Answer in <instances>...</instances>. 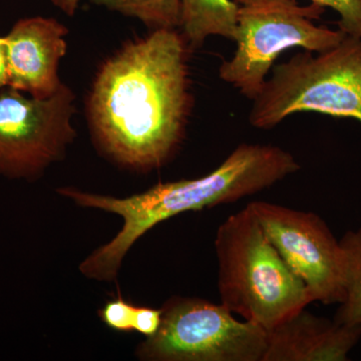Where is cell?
<instances>
[{"mask_svg": "<svg viewBox=\"0 0 361 361\" xmlns=\"http://www.w3.org/2000/svg\"><path fill=\"white\" fill-rule=\"evenodd\" d=\"M189 51L177 30H151L97 71L87 122L97 146L116 163L148 172L177 153L193 109Z\"/></svg>", "mask_w": 361, "mask_h": 361, "instance_id": "1", "label": "cell"}, {"mask_svg": "<svg viewBox=\"0 0 361 361\" xmlns=\"http://www.w3.org/2000/svg\"><path fill=\"white\" fill-rule=\"evenodd\" d=\"M300 170L291 153L273 145H239L215 170L191 180L159 183L141 194L115 198L59 188L58 193L77 205L99 209L123 218L122 230L82 261L87 278L111 281L135 242L159 223L180 213L234 203L264 191Z\"/></svg>", "mask_w": 361, "mask_h": 361, "instance_id": "2", "label": "cell"}, {"mask_svg": "<svg viewBox=\"0 0 361 361\" xmlns=\"http://www.w3.org/2000/svg\"><path fill=\"white\" fill-rule=\"evenodd\" d=\"M214 246L221 303L242 319L269 331L313 302L248 207L224 220Z\"/></svg>", "mask_w": 361, "mask_h": 361, "instance_id": "3", "label": "cell"}, {"mask_svg": "<svg viewBox=\"0 0 361 361\" xmlns=\"http://www.w3.org/2000/svg\"><path fill=\"white\" fill-rule=\"evenodd\" d=\"M270 73L252 99V127L271 130L304 111L361 123V37L345 35L323 52H297Z\"/></svg>", "mask_w": 361, "mask_h": 361, "instance_id": "4", "label": "cell"}, {"mask_svg": "<svg viewBox=\"0 0 361 361\" xmlns=\"http://www.w3.org/2000/svg\"><path fill=\"white\" fill-rule=\"evenodd\" d=\"M237 11L236 51L223 61L219 78L247 99H254L278 58L290 49L323 52L345 37L339 30L317 25L326 8L298 0H234Z\"/></svg>", "mask_w": 361, "mask_h": 361, "instance_id": "5", "label": "cell"}, {"mask_svg": "<svg viewBox=\"0 0 361 361\" xmlns=\"http://www.w3.org/2000/svg\"><path fill=\"white\" fill-rule=\"evenodd\" d=\"M160 329L137 346L148 361H262L267 331L235 317L224 304L173 297L164 304Z\"/></svg>", "mask_w": 361, "mask_h": 361, "instance_id": "6", "label": "cell"}, {"mask_svg": "<svg viewBox=\"0 0 361 361\" xmlns=\"http://www.w3.org/2000/svg\"><path fill=\"white\" fill-rule=\"evenodd\" d=\"M75 92L65 82L49 97L0 92V176L32 180L65 158L77 130Z\"/></svg>", "mask_w": 361, "mask_h": 361, "instance_id": "7", "label": "cell"}, {"mask_svg": "<svg viewBox=\"0 0 361 361\" xmlns=\"http://www.w3.org/2000/svg\"><path fill=\"white\" fill-rule=\"evenodd\" d=\"M285 263L305 284L313 302L341 304L345 257L341 241L319 215L265 201L247 205Z\"/></svg>", "mask_w": 361, "mask_h": 361, "instance_id": "8", "label": "cell"}, {"mask_svg": "<svg viewBox=\"0 0 361 361\" xmlns=\"http://www.w3.org/2000/svg\"><path fill=\"white\" fill-rule=\"evenodd\" d=\"M68 30L52 18L20 20L4 37L7 87L33 97H49L61 87L59 63L68 51Z\"/></svg>", "mask_w": 361, "mask_h": 361, "instance_id": "9", "label": "cell"}, {"mask_svg": "<svg viewBox=\"0 0 361 361\" xmlns=\"http://www.w3.org/2000/svg\"><path fill=\"white\" fill-rule=\"evenodd\" d=\"M360 338L357 330L303 308L267 331L262 361H348Z\"/></svg>", "mask_w": 361, "mask_h": 361, "instance_id": "10", "label": "cell"}, {"mask_svg": "<svg viewBox=\"0 0 361 361\" xmlns=\"http://www.w3.org/2000/svg\"><path fill=\"white\" fill-rule=\"evenodd\" d=\"M237 11L234 0H180V33L190 51L201 49L211 37L234 42Z\"/></svg>", "mask_w": 361, "mask_h": 361, "instance_id": "11", "label": "cell"}, {"mask_svg": "<svg viewBox=\"0 0 361 361\" xmlns=\"http://www.w3.org/2000/svg\"><path fill=\"white\" fill-rule=\"evenodd\" d=\"M339 241L345 257V297L334 320L357 330L361 337V227L349 230Z\"/></svg>", "mask_w": 361, "mask_h": 361, "instance_id": "12", "label": "cell"}, {"mask_svg": "<svg viewBox=\"0 0 361 361\" xmlns=\"http://www.w3.org/2000/svg\"><path fill=\"white\" fill-rule=\"evenodd\" d=\"M104 7L135 18L149 30H178L180 25V0H89Z\"/></svg>", "mask_w": 361, "mask_h": 361, "instance_id": "13", "label": "cell"}, {"mask_svg": "<svg viewBox=\"0 0 361 361\" xmlns=\"http://www.w3.org/2000/svg\"><path fill=\"white\" fill-rule=\"evenodd\" d=\"M338 14L339 30L346 35L361 37V0H310Z\"/></svg>", "mask_w": 361, "mask_h": 361, "instance_id": "14", "label": "cell"}, {"mask_svg": "<svg viewBox=\"0 0 361 361\" xmlns=\"http://www.w3.org/2000/svg\"><path fill=\"white\" fill-rule=\"evenodd\" d=\"M135 308L122 298L111 300L102 310V320L111 329L118 331H130L133 330Z\"/></svg>", "mask_w": 361, "mask_h": 361, "instance_id": "15", "label": "cell"}, {"mask_svg": "<svg viewBox=\"0 0 361 361\" xmlns=\"http://www.w3.org/2000/svg\"><path fill=\"white\" fill-rule=\"evenodd\" d=\"M161 310L135 307L133 329L147 337L153 336L160 329Z\"/></svg>", "mask_w": 361, "mask_h": 361, "instance_id": "16", "label": "cell"}, {"mask_svg": "<svg viewBox=\"0 0 361 361\" xmlns=\"http://www.w3.org/2000/svg\"><path fill=\"white\" fill-rule=\"evenodd\" d=\"M51 2L61 13L68 16H73L78 11L80 0H51Z\"/></svg>", "mask_w": 361, "mask_h": 361, "instance_id": "17", "label": "cell"}, {"mask_svg": "<svg viewBox=\"0 0 361 361\" xmlns=\"http://www.w3.org/2000/svg\"><path fill=\"white\" fill-rule=\"evenodd\" d=\"M7 87L6 45L4 37H0V89Z\"/></svg>", "mask_w": 361, "mask_h": 361, "instance_id": "18", "label": "cell"}]
</instances>
